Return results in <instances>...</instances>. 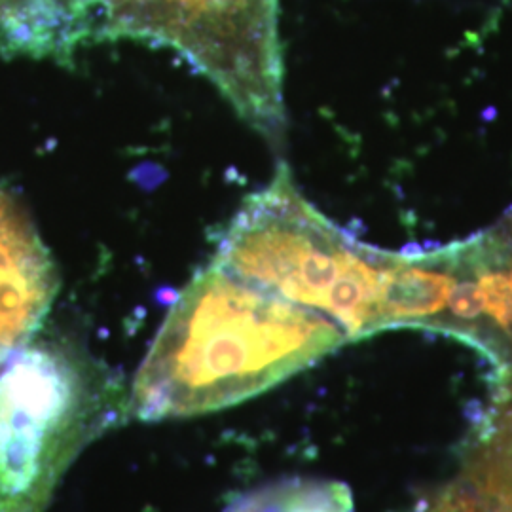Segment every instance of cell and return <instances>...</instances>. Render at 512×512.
Returning a JSON list of instances; mask_svg holds the SVG:
<instances>
[{
    "mask_svg": "<svg viewBox=\"0 0 512 512\" xmlns=\"http://www.w3.org/2000/svg\"><path fill=\"white\" fill-rule=\"evenodd\" d=\"M344 342L325 315L213 262L167 313L131 385L129 416L181 420L243 403Z\"/></svg>",
    "mask_w": 512,
    "mask_h": 512,
    "instance_id": "obj_1",
    "label": "cell"
},
{
    "mask_svg": "<svg viewBox=\"0 0 512 512\" xmlns=\"http://www.w3.org/2000/svg\"><path fill=\"white\" fill-rule=\"evenodd\" d=\"M57 289L54 260L33 222L0 190V365L35 338Z\"/></svg>",
    "mask_w": 512,
    "mask_h": 512,
    "instance_id": "obj_4",
    "label": "cell"
},
{
    "mask_svg": "<svg viewBox=\"0 0 512 512\" xmlns=\"http://www.w3.org/2000/svg\"><path fill=\"white\" fill-rule=\"evenodd\" d=\"M348 486L329 480H287L241 497L226 512H351Z\"/></svg>",
    "mask_w": 512,
    "mask_h": 512,
    "instance_id": "obj_6",
    "label": "cell"
},
{
    "mask_svg": "<svg viewBox=\"0 0 512 512\" xmlns=\"http://www.w3.org/2000/svg\"><path fill=\"white\" fill-rule=\"evenodd\" d=\"M458 281L452 247L423 255H391L378 302V330L433 327Z\"/></svg>",
    "mask_w": 512,
    "mask_h": 512,
    "instance_id": "obj_5",
    "label": "cell"
},
{
    "mask_svg": "<svg viewBox=\"0 0 512 512\" xmlns=\"http://www.w3.org/2000/svg\"><path fill=\"white\" fill-rule=\"evenodd\" d=\"M476 486L495 512H512V412L505 416L476 461Z\"/></svg>",
    "mask_w": 512,
    "mask_h": 512,
    "instance_id": "obj_7",
    "label": "cell"
},
{
    "mask_svg": "<svg viewBox=\"0 0 512 512\" xmlns=\"http://www.w3.org/2000/svg\"><path fill=\"white\" fill-rule=\"evenodd\" d=\"M391 253L349 238L311 205L281 165L220 236L215 260L247 283L317 311L361 340L378 332V302Z\"/></svg>",
    "mask_w": 512,
    "mask_h": 512,
    "instance_id": "obj_2",
    "label": "cell"
},
{
    "mask_svg": "<svg viewBox=\"0 0 512 512\" xmlns=\"http://www.w3.org/2000/svg\"><path fill=\"white\" fill-rule=\"evenodd\" d=\"M129 416L118 376L61 338L0 365V512H44L74 459Z\"/></svg>",
    "mask_w": 512,
    "mask_h": 512,
    "instance_id": "obj_3",
    "label": "cell"
}]
</instances>
